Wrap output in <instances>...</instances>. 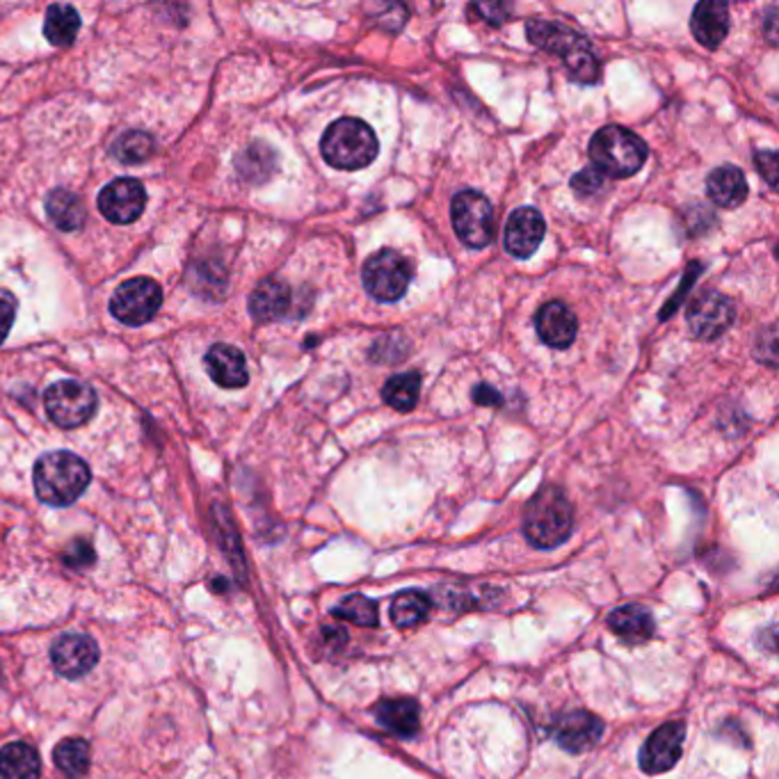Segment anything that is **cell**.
<instances>
[{"instance_id":"d6a6232c","label":"cell","mask_w":779,"mask_h":779,"mask_svg":"<svg viewBox=\"0 0 779 779\" xmlns=\"http://www.w3.org/2000/svg\"><path fill=\"white\" fill-rule=\"evenodd\" d=\"M755 357L766 363L768 369L777 367V329L770 325L766 329H761V334L757 336V346H755Z\"/></svg>"},{"instance_id":"4dcf8cb0","label":"cell","mask_w":779,"mask_h":779,"mask_svg":"<svg viewBox=\"0 0 779 779\" xmlns=\"http://www.w3.org/2000/svg\"><path fill=\"white\" fill-rule=\"evenodd\" d=\"M334 615L352 621V625L367 627V629H373L380 625L377 604L363 594H350L348 600L341 602V606L334 608Z\"/></svg>"},{"instance_id":"4fadbf2b","label":"cell","mask_w":779,"mask_h":779,"mask_svg":"<svg viewBox=\"0 0 779 779\" xmlns=\"http://www.w3.org/2000/svg\"><path fill=\"white\" fill-rule=\"evenodd\" d=\"M544 233H547V222H544L542 213L524 206V209L510 213L503 233V247L514 258H528L542 245Z\"/></svg>"},{"instance_id":"8fae6325","label":"cell","mask_w":779,"mask_h":779,"mask_svg":"<svg viewBox=\"0 0 779 779\" xmlns=\"http://www.w3.org/2000/svg\"><path fill=\"white\" fill-rule=\"evenodd\" d=\"M686 724L682 720L665 722L649 736L640 749V768L647 775H661L677 766L682 759Z\"/></svg>"},{"instance_id":"ffe728a7","label":"cell","mask_w":779,"mask_h":779,"mask_svg":"<svg viewBox=\"0 0 779 779\" xmlns=\"http://www.w3.org/2000/svg\"><path fill=\"white\" fill-rule=\"evenodd\" d=\"M373 716L382 726H386L388 732H394L403 739H414L419 734L421 711L419 705L409 697L380 699V702L373 707Z\"/></svg>"},{"instance_id":"836d02e7","label":"cell","mask_w":779,"mask_h":779,"mask_svg":"<svg viewBox=\"0 0 779 779\" xmlns=\"http://www.w3.org/2000/svg\"><path fill=\"white\" fill-rule=\"evenodd\" d=\"M16 298L10 291L0 289V346H3V341L10 336V329L16 318Z\"/></svg>"},{"instance_id":"30bf717a","label":"cell","mask_w":779,"mask_h":779,"mask_svg":"<svg viewBox=\"0 0 779 779\" xmlns=\"http://www.w3.org/2000/svg\"><path fill=\"white\" fill-rule=\"evenodd\" d=\"M734 321H736L734 302L718 291L697 293L686 311L688 329L699 341L718 339V336H722L734 325Z\"/></svg>"},{"instance_id":"83f0119b","label":"cell","mask_w":779,"mask_h":779,"mask_svg":"<svg viewBox=\"0 0 779 779\" xmlns=\"http://www.w3.org/2000/svg\"><path fill=\"white\" fill-rule=\"evenodd\" d=\"M277 167V155L266 142H254L239 155V174L252 181V184H264L272 176Z\"/></svg>"},{"instance_id":"e0dca14e","label":"cell","mask_w":779,"mask_h":779,"mask_svg":"<svg viewBox=\"0 0 779 779\" xmlns=\"http://www.w3.org/2000/svg\"><path fill=\"white\" fill-rule=\"evenodd\" d=\"M204 369L222 388H243L249 382L245 354L229 344H216L206 352Z\"/></svg>"},{"instance_id":"484cf974","label":"cell","mask_w":779,"mask_h":779,"mask_svg":"<svg viewBox=\"0 0 779 779\" xmlns=\"http://www.w3.org/2000/svg\"><path fill=\"white\" fill-rule=\"evenodd\" d=\"M81 31V14L71 5H50L44 19V37L54 46H71Z\"/></svg>"},{"instance_id":"1f68e13d","label":"cell","mask_w":779,"mask_h":779,"mask_svg":"<svg viewBox=\"0 0 779 779\" xmlns=\"http://www.w3.org/2000/svg\"><path fill=\"white\" fill-rule=\"evenodd\" d=\"M604 188H606V176L594 167H585L577 176H571V190L583 199L596 197L600 193H604Z\"/></svg>"},{"instance_id":"5b68a950","label":"cell","mask_w":779,"mask_h":779,"mask_svg":"<svg viewBox=\"0 0 779 779\" xmlns=\"http://www.w3.org/2000/svg\"><path fill=\"white\" fill-rule=\"evenodd\" d=\"M647 155L644 140L625 126H606L590 140L592 167L604 176L629 178L642 170Z\"/></svg>"},{"instance_id":"603a6c76","label":"cell","mask_w":779,"mask_h":779,"mask_svg":"<svg viewBox=\"0 0 779 779\" xmlns=\"http://www.w3.org/2000/svg\"><path fill=\"white\" fill-rule=\"evenodd\" d=\"M42 761L28 743H10L0 749V777L3 779H39Z\"/></svg>"},{"instance_id":"7402d4cb","label":"cell","mask_w":779,"mask_h":779,"mask_svg":"<svg viewBox=\"0 0 779 779\" xmlns=\"http://www.w3.org/2000/svg\"><path fill=\"white\" fill-rule=\"evenodd\" d=\"M608 627L615 636L627 638L631 642H640L654 636V617L649 608L640 604L619 606L608 615Z\"/></svg>"},{"instance_id":"d4e9b609","label":"cell","mask_w":779,"mask_h":779,"mask_svg":"<svg viewBox=\"0 0 779 779\" xmlns=\"http://www.w3.org/2000/svg\"><path fill=\"white\" fill-rule=\"evenodd\" d=\"M432 600L426 592L405 590L392 602V621L398 629H414L430 617Z\"/></svg>"},{"instance_id":"9c48e42d","label":"cell","mask_w":779,"mask_h":779,"mask_svg":"<svg viewBox=\"0 0 779 779\" xmlns=\"http://www.w3.org/2000/svg\"><path fill=\"white\" fill-rule=\"evenodd\" d=\"M161 304H163L161 283L149 277H136L124 281L113 293L111 314L124 325L140 327L155 316V311L161 309Z\"/></svg>"},{"instance_id":"ac0fdd59","label":"cell","mask_w":779,"mask_h":779,"mask_svg":"<svg viewBox=\"0 0 779 779\" xmlns=\"http://www.w3.org/2000/svg\"><path fill=\"white\" fill-rule=\"evenodd\" d=\"M291 286L279 277H268L256 286L249 295V314L258 323L281 321L291 311Z\"/></svg>"},{"instance_id":"f1b7e54d","label":"cell","mask_w":779,"mask_h":779,"mask_svg":"<svg viewBox=\"0 0 779 779\" xmlns=\"http://www.w3.org/2000/svg\"><path fill=\"white\" fill-rule=\"evenodd\" d=\"M54 761L69 779H81L90 768V745L83 739H65L54 749Z\"/></svg>"},{"instance_id":"7a4b0ae2","label":"cell","mask_w":779,"mask_h":779,"mask_svg":"<svg viewBox=\"0 0 779 779\" xmlns=\"http://www.w3.org/2000/svg\"><path fill=\"white\" fill-rule=\"evenodd\" d=\"M528 39L549 54L565 60L571 81L579 83H596L600 81V62H596L590 42L574 33L562 23H554L547 19H531L528 25Z\"/></svg>"},{"instance_id":"6da1fadb","label":"cell","mask_w":779,"mask_h":779,"mask_svg":"<svg viewBox=\"0 0 779 779\" xmlns=\"http://www.w3.org/2000/svg\"><path fill=\"white\" fill-rule=\"evenodd\" d=\"M33 480L39 501L65 508L75 503V499H81L92 480V474L83 457L69 451H56L37 460Z\"/></svg>"},{"instance_id":"277c9868","label":"cell","mask_w":779,"mask_h":779,"mask_svg":"<svg viewBox=\"0 0 779 779\" xmlns=\"http://www.w3.org/2000/svg\"><path fill=\"white\" fill-rule=\"evenodd\" d=\"M380 151V142L373 133V128L354 117H344L329 124L321 140V153L327 165L354 172L369 167Z\"/></svg>"},{"instance_id":"d6986e66","label":"cell","mask_w":779,"mask_h":779,"mask_svg":"<svg viewBox=\"0 0 779 779\" xmlns=\"http://www.w3.org/2000/svg\"><path fill=\"white\" fill-rule=\"evenodd\" d=\"M690 31L705 48H718L730 35V8L720 0H705L693 12Z\"/></svg>"},{"instance_id":"2e32d148","label":"cell","mask_w":779,"mask_h":779,"mask_svg":"<svg viewBox=\"0 0 779 779\" xmlns=\"http://www.w3.org/2000/svg\"><path fill=\"white\" fill-rule=\"evenodd\" d=\"M602 734H604L602 718H596L590 711H571L562 716L556 722V730H554L558 745L571 752V755H581V752L594 747L600 743Z\"/></svg>"},{"instance_id":"cb8c5ba5","label":"cell","mask_w":779,"mask_h":779,"mask_svg":"<svg viewBox=\"0 0 779 779\" xmlns=\"http://www.w3.org/2000/svg\"><path fill=\"white\" fill-rule=\"evenodd\" d=\"M46 213L60 231H78L85 224V206L69 190H54L46 197Z\"/></svg>"},{"instance_id":"52a82bcc","label":"cell","mask_w":779,"mask_h":779,"mask_svg":"<svg viewBox=\"0 0 779 779\" xmlns=\"http://www.w3.org/2000/svg\"><path fill=\"white\" fill-rule=\"evenodd\" d=\"M44 407L48 419L60 428L85 426L96 411L94 388L78 380H62L50 384L44 394Z\"/></svg>"},{"instance_id":"d590c367","label":"cell","mask_w":779,"mask_h":779,"mask_svg":"<svg viewBox=\"0 0 779 779\" xmlns=\"http://www.w3.org/2000/svg\"><path fill=\"white\" fill-rule=\"evenodd\" d=\"M755 163H757L759 174L766 178V184L770 188H775L777 186V170H779L777 153L775 151H759V153H755Z\"/></svg>"},{"instance_id":"8d00e7d4","label":"cell","mask_w":779,"mask_h":779,"mask_svg":"<svg viewBox=\"0 0 779 779\" xmlns=\"http://www.w3.org/2000/svg\"><path fill=\"white\" fill-rule=\"evenodd\" d=\"M474 10L480 12V16H482L485 21L495 23V25L503 23V21L510 16V12H512V8L505 5V3H480V5H474Z\"/></svg>"},{"instance_id":"f546056e","label":"cell","mask_w":779,"mask_h":779,"mask_svg":"<svg viewBox=\"0 0 779 779\" xmlns=\"http://www.w3.org/2000/svg\"><path fill=\"white\" fill-rule=\"evenodd\" d=\"M153 138L144 131H128L113 144V155L119 163L138 165L149 161L153 155Z\"/></svg>"},{"instance_id":"7c38bea8","label":"cell","mask_w":779,"mask_h":779,"mask_svg":"<svg viewBox=\"0 0 779 779\" xmlns=\"http://www.w3.org/2000/svg\"><path fill=\"white\" fill-rule=\"evenodd\" d=\"M147 206V190L136 178H117L101 190L98 211L115 224L136 222Z\"/></svg>"},{"instance_id":"44dd1931","label":"cell","mask_w":779,"mask_h":779,"mask_svg":"<svg viewBox=\"0 0 779 779\" xmlns=\"http://www.w3.org/2000/svg\"><path fill=\"white\" fill-rule=\"evenodd\" d=\"M707 195L722 209H736L747 199V181L736 165L716 167L707 178Z\"/></svg>"},{"instance_id":"9a60e30c","label":"cell","mask_w":779,"mask_h":779,"mask_svg":"<svg viewBox=\"0 0 779 779\" xmlns=\"http://www.w3.org/2000/svg\"><path fill=\"white\" fill-rule=\"evenodd\" d=\"M535 327L539 339L556 350L569 348L577 341V334H579V321L574 316V311L558 300L547 302L537 311Z\"/></svg>"},{"instance_id":"ba28073f","label":"cell","mask_w":779,"mask_h":779,"mask_svg":"<svg viewBox=\"0 0 779 779\" xmlns=\"http://www.w3.org/2000/svg\"><path fill=\"white\" fill-rule=\"evenodd\" d=\"M363 289L380 302L400 300L411 283V266L396 249L375 252L361 268Z\"/></svg>"},{"instance_id":"e575fe53","label":"cell","mask_w":779,"mask_h":779,"mask_svg":"<svg viewBox=\"0 0 779 779\" xmlns=\"http://www.w3.org/2000/svg\"><path fill=\"white\" fill-rule=\"evenodd\" d=\"M94 549L90 547V544L85 539H75L71 547L67 549L65 554V562L69 567H75V569H81V567H88L94 562Z\"/></svg>"},{"instance_id":"5bb4252c","label":"cell","mask_w":779,"mask_h":779,"mask_svg":"<svg viewBox=\"0 0 779 779\" xmlns=\"http://www.w3.org/2000/svg\"><path fill=\"white\" fill-rule=\"evenodd\" d=\"M50 661H54L58 674L67 679L85 677L98 663V647L88 636L67 633L58 638L54 649H50Z\"/></svg>"},{"instance_id":"8992f818","label":"cell","mask_w":779,"mask_h":779,"mask_svg":"<svg viewBox=\"0 0 779 779\" xmlns=\"http://www.w3.org/2000/svg\"><path fill=\"white\" fill-rule=\"evenodd\" d=\"M451 218L457 239L472 249L491 245L497 233L495 206L478 190H462L451 201Z\"/></svg>"},{"instance_id":"74e56055","label":"cell","mask_w":779,"mask_h":779,"mask_svg":"<svg viewBox=\"0 0 779 779\" xmlns=\"http://www.w3.org/2000/svg\"><path fill=\"white\" fill-rule=\"evenodd\" d=\"M474 398H476L478 405H491V407H501L503 405V396L491 384L476 386L474 388Z\"/></svg>"},{"instance_id":"3957f363","label":"cell","mask_w":779,"mask_h":779,"mask_svg":"<svg viewBox=\"0 0 779 779\" xmlns=\"http://www.w3.org/2000/svg\"><path fill=\"white\" fill-rule=\"evenodd\" d=\"M574 531V510L556 485L542 487L526 503L524 535L537 549H554Z\"/></svg>"},{"instance_id":"f35d334b","label":"cell","mask_w":779,"mask_h":779,"mask_svg":"<svg viewBox=\"0 0 779 779\" xmlns=\"http://www.w3.org/2000/svg\"><path fill=\"white\" fill-rule=\"evenodd\" d=\"M777 25H779L777 8L772 5V8L768 10V16H766V35H768V42H770V44H777Z\"/></svg>"},{"instance_id":"4316f807","label":"cell","mask_w":779,"mask_h":779,"mask_svg":"<svg viewBox=\"0 0 779 779\" xmlns=\"http://www.w3.org/2000/svg\"><path fill=\"white\" fill-rule=\"evenodd\" d=\"M419 396H421V375L419 373H400V375L388 377L382 388L384 403L398 411H411L414 407H417Z\"/></svg>"}]
</instances>
